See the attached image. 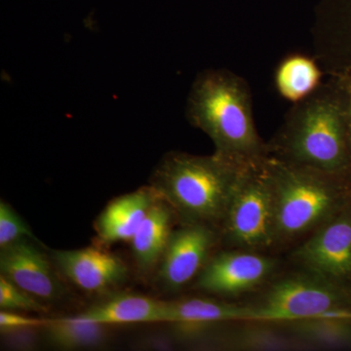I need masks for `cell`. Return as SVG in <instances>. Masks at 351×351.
<instances>
[{"instance_id": "9", "label": "cell", "mask_w": 351, "mask_h": 351, "mask_svg": "<svg viewBox=\"0 0 351 351\" xmlns=\"http://www.w3.org/2000/svg\"><path fill=\"white\" fill-rule=\"evenodd\" d=\"M216 239L206 223H188L173 230L159 269L163 285L178 290L189 283L206 265Z\"/></svg>"}, {"instance_id": "24", "label": "cell", "mask_w": 351, "mask_h": 351, "mask_svg": "<svg viewBox=\"0 0 351 351\" xmlns=\"http://www.w3.org/2000/svg\"><path fill=\"white\" fill-rule=\"evenodd\" d=\"M338 80L345 92L346 104V136H348V149L351 152V76L335 78Z\"/></svg>"}, {"instance_id": "2", "label": "cell", "mask_w": 351, "mask_h": 351, "mask_svg": "<svg viewBox=\"0 0 351 351\" xmlns=\"http://www.w3.org/2000/svg\"><path fill=\"white\" fill-rule=\"evenodd\" d=\"M269 145V156L339 177L350 166L345 92L338 80L293 105Z\"/></svg>"}, {"instance_id": "21", "label": "cell", "mask_w": 351, "mask_h": 351, "mask_svg": "<svg viewBox=\"0 0 351 351\" xmlns=\"http://www.w3.org/2000/svg\"><path fill=\"white\" fill-rule=\"evenodd\" d=\"M0 307L1 311H8L43 313L46 311L39 300L25 292L3 276H0Z\"/></svg>"}, {"instance_id": "8", "label": "cell", "mask_w": 351, "mask_h": 351, "mask_svg": "<svg viewBox=\"0 0 351 351\" xmlns=\"http://www.w3.org/2000/svg\"><path fill=\"white\" fill-rule=\"evenodd\" d=\"M277 261L248 251L221 252L201 270L197 287L221 295H234L262 284L274 272Z\"/></svg>"}, {"instance_id": "17", "label": "cell", "mask_w": 351, "mask_h": 351, "mask_svg": "<svg viewBox=\"0 0 351 351\" xmlns=\"http://www.w3.org/2000/svg\"><path fill=\"white\" fill-rule=\"evenodd\" d=\"M230 321H253L250 304H226L201 298L169 302L168 324H221Z\"/></svg>"}, {"instance_id": "20", "label": "cell", "mask_w": 351, "mask_h": 351, "mask_svg": "<svg viewBox=\"0 0 351 351\" xmlns=\"http://www.w3.org/2000/svg\"><path fill=\"white\" fill-rule=\"evenodd\" d=\"M230 346L240 350H285L295 346L291 339L281 332L265 326L239 330L232 337Z\"/></svg>"}, {"instance_id": "15", "label": "cell", "mask_w": 351, "mask_h": 351, "mask_svg": "<svg viewBox=\"0 0 351 351\" xmlns=\"http://www.w3.org/2000/svg\"><path fill=\"white\" fill-rule=\"evenodd\" d=\"M323 68L315 56L295 52L286 55L274 71V83L283 100L295 105L322 86Z\"/></svg>"}, {"instance_id": "13", "label": "cell", "mask_w": 351, "mask_h": 351, "mask_svg": "<svg viewBox=\"0 0 351 351\" xmlns=\"http://www.w3.org/2000/svg\"><path fill=\"white\" fill-rule=\"evenodd\" d=\"M75 319L119 325L169 323V302L138 295H120L71 316Z\"/></svg>"}, {"instance_id": "5", "label": "cell", "mask_w": 351, "mask_h": 351, "mask_svg": "<svg viewBox=\"0 0 351 351\" xmlns=\"http://www.w3.org/2000/svg\"><path fill=\"white\" fill-rule=\"evenodd\" d=\"M221 223L228 241L240 248L257 250L276 243V202L265 162L241 173Z\"/></svg>"}, {"instance_id": "4", "label": "cell", "mask_w": 351, "mask_h": 351, "mask_svg": "<svg viewBox=\"0 0 351 351\" xmlns=\"http://www.w3.org/2000/svg\"><path fill=\"white\" fill-rule=\"evenodd\" d=\"M265 168L274 189L276 242L304 234L332 218L339 199L337 177L272 156Z\"/></svg>"}, {"instance_id": "7", "label": "cell", "mask_w": 351, "mask_h": 351, "mask_svg": "<svg viewBox=\"0 0 351 351\" xmlns=\"http://www.w3.org/2000/svg\"><path fill=\"white\" fill-rule=\"evenodd\" d=\"M309 274L336 282L351 276V213L332 217L293 254Z\"/></svg>"}, {"instance_id": "10", "label": "cell", "mask_w": 351, "mask_h": 351, "mask_svg": "<svg viewBox=\"0 0 351 351\" xmlns=\"http://www.w3.org/2000/svg\"><path fill=\"white\" fill-rule=\"evenodd\" d=\"M313 36L321 63L334 73L351 75V0H320Z\"/></svg>"}, {"instance_id": "16", "label": "cell", "mask_w": 351, "mask_h": 351, "mask_svg": "<svg viewBox=\"0 0 351 351\" xmlns=\"http://www.w3.org/2000/svg\"><path fill=\"white\" fill-rule=\"evenodd\" d=\"M172 208L158 198L131 239L134 258L141 269H151L162 258L170 239Z\"/></svg>"}, {"instance_id": "6", "label": "cell", "mask_w": 351, "mask_h": 351, "mask_svg": "<svg viewBox=\"0 0 351 351\" xmlns=\"http://www.w3.org/2000/svg\"><path fill=\"white\" fill-rule=\"evenodd\" d=\"M346 298L336 284L306 272L272 284L257 304H250L253 321L290 322L343 309Z\"/></svg>"}, {"instance_id": "19", "label": "cell", "mask_w": 351, "mask_h": 351, "mask_svg": "<svg viewBox=\"0 0 351 351\" xmlns=\"http://www.w3.org/2000/svg\"><path fill=\"white\" fill-rule=\"evenodd\" d=\"M46 337L62 350L98 348L108 339V326L71 317L45 320Z\"/></svg>"}, {"instance_id": "23", "label": "cell", "mask_w": 351, "mask_h": 351, "mask_svg": "<svg viewBox=\"0 0 351 351\" xmlns=\"http://www.w3.org/2000/svg\"><path fill=\"white\" fill-rule=\"evenodd\" d=\"M45 320L27 317L15 311H1L0 313V330L3 334L18 330L36 329L43 327Z\"/></svg>"}, {"instance_id": "12", "label": "cell", "mask_w": 351, "mask_h": 351, "mask_svg": "<svg viewBox=\"0 0 351 351\" xmlns=\"http://www.w3.org/2000/svg\"><path fill=\"white\" fill-rule=\"evenodd\" d=\"M53 257L64 276L86 292H103L127 277V267L122 260L94 247L53 251Z\"/></svg>"}, {"instance_id": "3", "label": "cell", "mask_w": 351, "mask_h": 351, "mask_svg": "<svg viewBox=\"0 0 351 351\" xmlns=\"http://www.w3.org/2000/svg\"><path fill=\"white\" fill-rule=\"evenodd\" d=\"M214 154L170 152L152 176V188L186 223H223L245 168Z\"/></svg>"}, {"instance_id": "18", "label": "cell", "mask_w": 351, "mask_h": 351, "mask_svg": "<svg viewBox=\"0 0 351 351\" xmlns=\"http://www.w3.org/2000/svg\"><path fill=\"white\" fill-rule=\"evenodd\" d=\"M295 338L318 348H345L351 346V311L343 309L290 321Z\"/></svg>"}, {"instance_id": "11", "label": "cell", "mask_w": 351, "mask_h": 351, "mask_svg": "<svg viewBox=\"0 0 351 351\" xmlns=\"http://www.w3.org/2000/svg\"><path fill=\"white\" fill-rule=\"evenodd\" d=\"M0 271L39 301H55L64 294L49 260L29 239L1 249Z\"/></svg>"}, {"instance_id": "1", "label": "cell", "mask_w": 351, "mask_h": 351, "mask_svg": "<svg viewBox=\"0 0 351 351\" xmlns=\"http://www.w3.org/2000/svg\"><path fill=\"white\" fill-rule=\"evenodd\" d=\"M186 119L211 138L215 154L240 166L265 162L269 145L258 135L248 83L226 69L202 71L191 86Z\"/></svg>"}, {"instance_id": "22", "label": "cell", "mask_w": 351, "mask_h": 351, "mask_svg": "<svg viewBox=\"0 0 351 351\" xmlns=\"http://www.w3.org/2000/svg\"><path fill=\"white\" fill-rule=\"evenodd\" d=\"M34 237L24 219L4 201L0 202V248Z\"/></svg>"}, {"instance_id": "14", "label": "cell", "mask_w": 351, "mask_h": 351, "mask_svg": "<svg viewBox=\"0 0 351 351\" xmlns=\"http://www.w3.org/2000/svg\"><path fill=\"white\" fill-rule=\"evenodd\" d=\"M159 196L152 186L142 188L113 199L96 223L99 237L105 242L131 241L147 212Z\"/></svg>"}]
</instances>
